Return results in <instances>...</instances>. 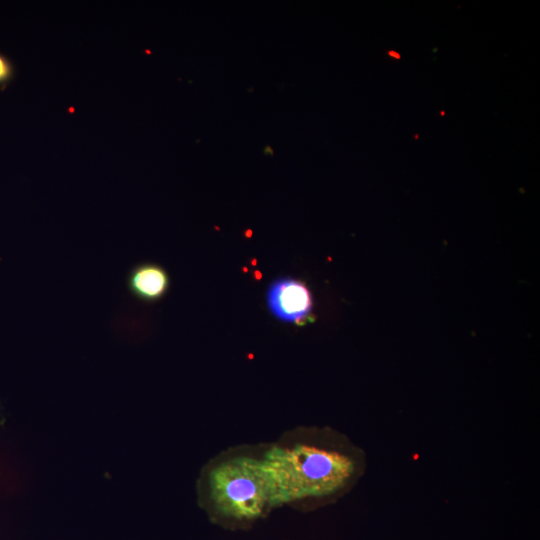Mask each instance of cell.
I'll return each mask as SVG.
<instances>
[{
    "label": "cell",
    "mask_w": 540,
    "mask_h": 540,
    "mask_svg": "<svg viewBox=\"0 0 540 540\" xmlns=\"http://www.w3.org/2000/svg\"><path fill=\"white\" fill-rule=\"evenodd\" d=\"M169 285L166 271L153 264H145L135 268L129 278L131 291L138 297L154 301L162 297Z\"/></svg>",
    "instance_id": "4"
},
{
    "label": "cell",
    "mask_w": 540,
    "mask_h": 540,
    "mask_svg": "<svg viewBox=\"0 0 540 540\" xmlns=\"http://www.w3.org/2000/svg\"><path fill=\"white\" fill-rule=\"evenodd\" d=\"M271 312L279 319L297 322L308 316L312 308V298L308 288L294 279L275 281L268 292Z\"/></svg>",
    "instance_id": "3"
},
{
    "label": "cell",
    "mask_w": 540,
    "mask_h": 540,
    "mask_svg": "<svg viewBox=\"0 0 540 540\" xmlns=\"http://www.w3.org/2000/svg\"><path fill=\"white\" fill-rule=\"evenodd\" d=\"M11 69L8 62L0 56V82L6 80L10 75Z\"/></svg>",
    "instance_id": "5"
},
{
    "label": "cell",
    "mask_w": 540,
    "mask_h": 540,
    "mask_svg": "<svg viewBox=\"0 0 540 540\" xmlns=\"http://www.w3.org/2000/svg\"><path fill=\"white\" fill-rule=\"evenodd\" d=\"M274 507L322 506L349 493L365 474L366 454L331 427H300L261 446Z\"/></svg>",
    "instance_id": "1"
},
{
    "label": "cell",
    "mask_w": 540,
    "mask_h": 540,
    "mask_svg": "<svg viewBox=\"0 0 540 540\" xmlns=\"http://www.w3.org/2000/svg\"><path fill=\"white\" fill-rule=\"evenodd\" d=\"M199 502L233 521H252L274 507L260 447H236L206 463L197 481Z\"/></svg>",
    "instance_id": "2"
}]
</instances>
